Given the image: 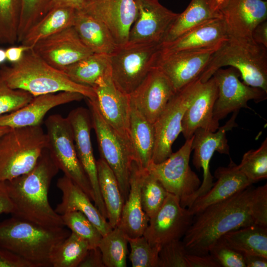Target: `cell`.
I'll return each mask as SVG.
<instances>
[{
	"label": "cell",
	"instance_id": "ac0fdd59",
	"mask_svg": "<svg viewBox=\"0 0 267 267\" xmlns=\"http://www.w3.org/2000/svg\"><path fill=\"white\" fill-rule=\"evenodd\" d=\"M220 46L166 54L159 52L155 67L165 74L177 92L199 77Z\"/></svg>",
	"mask_w": 267,
	"mask_h": 267
},
{
	"label": "cell",
	"instance_id": "681fc988",
	"mask_svg": "<svg viewBox=\"0 0 267 267\" xmlns=\"http://www.w3.org/2000/svg\"><path fill=\"white\" fill-rule=\"evenodd\" d=\"M78 267H105L99 248L89 249Z\"/></svg>",
	"mask_w": 267,
	"mask_h": 267
},
{
	"label": "cell",
	"instance_id": "52a82bcc",
	"mask_svg": "<svg viewBox=\"0 0 267 267\" xmlns=\"http://www.w3.org/2000/svg\"><path fill=\"white\" fill-rule=\"evenodd\" d=\"M49 153L64 175L80 187L94 201V193L89 178L78 157L70 124L67 117L58 114L45 121Z\"/></svg>",
	"mask_w": 267,
	"mask_h": 267
},
{
	"label": "cell",
	"instance_id": "f1b7e54d",
	"mask_svg": "<svg viewBox=\"0 0 267 267\" xmlns=\"http://www.w3.org/2000/svg\"><path fill=\"white\" fill-rule=\"evenodd\" d=\"M73 27L82 42L93 53L110 55L117 46L105 24L83 10H76Z\"/></svg>",
	"mask_w": 267,
	"mask_h": 267
},
{
	"label": "cell",
	"instance_id": "d590c367",
	"mask_svg": "<svg viewBox=\"0 0 267 267\" xmlns=\"http://www.w3.org/2000/svg\"><path fill=\"white\" fill-rule=\"evenodd\" d=\"M128 241L125 232L118 226L102 236L98 247L105 267H126Z\"/></svg>",
	"mask_w": 267,
	"mask_h": 267
},
{
	"label": "cell",
	"instance_id": "836d02e7",
	"mask_svg": "<svg viewBox=\"0 0 267 267\" xmlns=\"http://www.w3.org/2000/svg\"><path fill=\"white\" fill-rule=\"evenodd\" d=\"M63 71L74 82L92 88L98 80L111 73L109 55L93 53Z\"/></svg>",
	"mask_w": 267,
	"mask_h": 267
},
{
	"label": "cell",
	"instance_id": "9c48e42d",
	"mask_svg": "<svg viewBox=\"0 0 267 267\" xmlns=\"http://www.w3.org/2000/svg\"><path fill=\"white\" fill-rule=\"evenodd\" d=\"M95 98L87 99L100 158L115 175L125 202L129 195L130 173L134 161L133 151L104 119Z\"/></svg>",
	"mask_w": 267,
	"mask_h": 267
},
{
	"label": "cell",
	"instance_id": "2e32d148",
	"mask_svg": "<svg viewBox=\"0 0 267 267\" xmlns=\"http://www.w3.org/2000/svg\"><path fill=\"white\" fill-rule=\"evenodd\" d=\"M92 88L104 119L133 151L129 130L131 104L129 95L115 86L111 73L98 80Z\"/></svg>",
	"mask_w": 267,
	"mask_h": 267
},
{
	"label": "cell",
	"instance_id": "4316f807",
	"mask_svg": "<svg viewBox=\"0 0 267 267\" xmlns=\"http://www.w3.org/2000/svg\"><path fill=\"white\" fill-rule=\"evenodd\" d=\"M56 186L62 193L61 201L54 209L57 214L61 215L71 211H80L96 226L102 236L113 229L88 195L71 179L64 175L58 179Z\"/></svg>",
	"mask_w": 267,
	"mask_h": 267
},
{
	"label": "cell",
	"instance_id": "f5cc1de1",
	"mask_svg": "<svg viewBox=\"0 0 267 267\" xmlns=\"http://www.w3.org/2000/svg\"><path fill=\"white\" fill-rule=\"evenodd\" d=\"M252 38L255 42L267 48V21L259 24L253 30Z\"/></svg>",
	"mask_w": 267,
	"mask_h": 267
},
{
	"label": "cell",
	"instance_id": "ab89813d",
	"mask_svg": "<svg viewBox=\"0 0 267 267\" xmlns=\"http://www.w3.org/2000/svg\"><path fill=\"white\" fill-rule=\"evenodd\" d=\"M240 170L253 184L267 178V138L256 150H250L243 155Z\"/></svg>",
	"mask_w": 267,
	"mask_h": 267
},
{
	"label": "cell",
	"instance_id": "7dc6e473",
	"mask_svg": "<svg viewBox=\"0 0 267 267\" xmlns=\"http://www.w3.org/2000/svg\"><path fill=\"white\" fill-rule=\"evenodd\" d=\"M188 267H221L210 254L196 255L188 253L187 256Z\"/></svg>",
	"mask_w": 267,
	"mask_h": 267
},
{
	"label": "cell",
	"instance_id": "60d3db41",
	"mask_svg": "<svg viewBox=\"0 0 267 267\" xmlns=\"http://www.w3.org/2000/svg\"><path fill=\"white\" fill-rule=\"evenodd\" d=\"M61 216L64 226L87 241L90 248L98 247L102 236L84 214L80 211H71Z\"/></svg>",
	"mask_w": 267,
	"mask_h": 267
},
{
	"label": "cell",
	"instance_id": "3957f363",
	"mask_svg": "<svg viewBox=\"0 0 267 267\" xmlns=\"http://www.w3.org/2000/svg\"><path fill=\"white\" fill-rule=\"evenodd\" d=\"M0 77L10 88L26 91L34 97L60 91L78 92L95 98L92 88L77 84L61 70L50 65L32 48L18 62L0 67Z\"/></svg>",
	"mask_w": 267,
	"mask_h": 267
},
{
	"label": "cell",
	"instance_id": "44dd1931",
	"mask_svg": "<svg viewBox=\"0 0 267 267\" xmlns=\"http://www.w3.org/2000/svg\"><path fill=\"white\" fill-rule=\"evenodd\" d=\"M81 10L102 21L117 46L127 43L137 14L134 0H91Z\"/></svg>",
	"mask_w": 267,
	"mask_h": 267
},
{
	"label": "cell",
	"instance_id": "d6a6232c",
	"mask_svg": "<svg viewBox=\"0 0 267 267\" xmlns=\"http://www.w3.org/2000/svg\"><path fill=\"white\" fill-rule=\"evenodd\" d=\"M99 187L105 205L107 221L114 228L118 226L125 202L117 178L101 158L96 161Z\"/></svg>",
	"mask_w": 267,
	"mask_h": 267
},
{
	"label": "cell",
	"instance_id": "bcb514c9",
	"mask_svg": "<svg viewBox=\"0 0 267 267\" xmlns=\"http://www.w3.org/2000/svg\"><path fill=\"white\" fill-rule=\"evenodd\" d=\"M210 254L223 267H246L243 254L227 245L220 238L211 248Z\"/></svg>",
	"mask_w": 267,
	"mask_h": 267
},
{
	"label": "cell",
	"instance_id": "6da1fadb",
	"mask_svg": "<svg viewBox=\"0 0 267 267\" xmlns=\"http://www.w3.org/2000/svg\"><path fill=\"white\" fill-rule=\"evenodd\" d=\"M253 225L267 226V184L252 185L194 216L182 241L188 253L206 255L225 233Z\"/></svg>",
	"mask_w": 267,
	"mask_h": 267
},
{
	"label": "cell",
	"instance_id": "cb8c5ba5",
	"mask_svg": "<svg viewBox=\"0 0 267 267\" xmlns=\"http://www.w3.org/2000/svg\"><path fill=\"white\" fill-rule=\"evenodd\" d=\"M85 98L82 94L60 91L34 96L20 109L0 116V126L10 129L41 125L46 113L52 108Z\"/></svg>",
	"mask_w": 267,
	"mask_h": 267
},
{
	"label": "cell",
	"instance_id": "5b68a950",
	"mask_svg": "<svg viewBox=\"0 0 267 267\" xmlns=\"http://www.w3.org/2000/svg\"><path fill=\"white\" fill-rule=\"evenodd\" d=\"M230 66L237 70L243 82L267 92V48L253 39L228 37L214 52L199 79L206 82L219 69Z\"/></svg>",
	"mask_w": 267,
	"mask_h": 267
},
{
	"label": "cell",
	"instance_id": "f546056e",
	"mask_svg": "<svg viewBox=\"0 0 267 267\" xmlns=\"http://www.w3.org/2000/svg\"><path fill=\"white\" fill-rule=\"evenodd\" d=\"M129 130L134 161L147 169L152 162L155 145L154 125L131 105Z\"/></svg>",
	"mask_w": 267,
	"mask_h": 267
},
{
	"label": "cell",
	"instance_id": "e575fe53",
	"mask_svg": "<svg viewBox=\"0 0 267 267\" xmlns=\"http://www.w3.org/2000/svg\"><path fill=\"white\" fill-rule=\"evenodd\" d=\"M242 254L267 258V226L253 225L229 231L221 237Z\"/></svg>",
	"mask_w": 267,
	"mask_h": 267
},
{
	"label": "cell",
	"instance_id": "7402d4cb",
	"mask_svg": "<svg viewBox=\"0 0 267 267\" xmlns=\"http://www.w3.org/2000/svg\"><path fill=\"white\" fill-rule=\"evenodd\" d=\"M228 37L252 39L254 29L267 20L264 0H227L219 9Z\"/></svg>",
	"mask_w": 267,
	"mask_h": 267
},
{
	"label": "cell",
	"instance_id": "11a10c76",
	"mask_svg": "<svg viewBox=\"0 0 267 267\" xmlns=\"http://www.w3.org/2000/svg\"><path fill=\"white\" fill-rule=\"evenodd\" d=\"M246 267H267V258L249 254H243Z\"/></svg>",
	"mask_w": 267,
	"mask_h": 267
},
{
	"label": "cell",
	"instance_id": "f907efd6",
	"mask_svg": "<svg viewBox=\"0 0 267 267\" xmlns=\"http://www.w3.org/2000/svg\"><path fill=\"white\" fill-rule=\"evenodd\" d=\"M13 205L8 195L5 183L0 180V214H12Z\"/></svg>",
	"mask_w": 267,
	"mask_h": 267
},
{
	"label": "cell",
	"instance_id": "c3c4849f",
	"mask_svg": "<svg viewBox=\"0 0 267 267\" xmlns=\"http://www.w3.org/2000/svg\"><path fill=\"white\" fill-rule=\"evenodd\" d=\"M0 267H31V266L19 256L0 248Z\"/></svg>",
	"mask_w": 267,
	"mask_h": 267
},
{
	"label": "cell",
	"instance_id": "8fae6325",
	"mask_svg": "<svg viewBox=\"0 0 267 267\" xmlns=\"http://www.w3.org/2000/svg\"><path fill=\"white\" fill-rule=\"evenodd\" d=\"M200 82L198 78L176 92L153 124L155 141L152 162H162L173 153V144L182 132L183 116Z\"/></svg>",
	"mask_w": 267,
	"mask_h": 267
},
{
	"label": "cell",
	"instance_id": "74e56055",
	"mask_svg": "<svg viewBox=\"0 0 267 267\" xmlns=\"http://www.w3.org/2000/svg\"><path fill=\"white\" fill-rule=\"evenodd\" d=\"M168 191L146 169H142L140 197L144 212L151 218L164 204Z\"/></svg>",
	"mask_w": 267,
	"mask_h": 267
},
{
	"label": "cell",
	"instance_id": "f6af8a7d",
	"mask_svg": "<svg viewBox=\"0 0 267 267\" xmlns=\"http://www.w3.org/2000/svg\"><path fill=\"white\" fill-rule=\"evenodd\" d=\"M188 254L180 239L166 243L161 247L159 252L158 267H188Z\"/></svg>",
	"mask_w": 267,
	"mask_h": 267
},
{
	"label": "cell",
	"instance_id": "484cf974",
	"mask_svg": "<svg viewBox=\"0 0 267 267\" xmlns=\"http://www.w3.org/2000/svg\"><path fill=\"white\" fill-rule=\"evenodd\" d=\"M228 36L221 17L210 19L174 40L160 44V53L170 54L220 46Z\"/></svg>",
	"mask_w": 267,
	"mask_h": 267
},
{
	"label": "cell",
	"instance_id": "db71d44e",
	"mask_svg": "<svg viewBox=\"0 0 267 267\" xmlns=\"http://www.w3.org/2000/svg\"><path fill=\"white\" fill-rule=\"evenodd\" d=\"M30 48L21 44L18 46H11L5 49L6 59L11 63L19 61L22 58L24 52Z\"/></svg>",
	"mask_w": 267,
	"mask_h": 267
},
{
	"label": "cell",
	"instance_id": "9f6ffc18",
	"mask_svg": "<svg viewBox=\"0 0 267 267\" xmlns=\"http://www.w3.org/2000/svg\"><path fill=\"white\" fill-rule=\"evenodd\" d=\"M227 0H213V3L215 8L219 10V8L224 4Z\"/></svg>",
	"mask_w": 267,
	"mask_h": 267
},
{
	"label": "cell",
	"instance_id": "ffe728a7",
	"mask_svg": "<svg viewBox=\"0 0 267 267\" xmlns=\"http://www.w3.org/2000/svg\"><path fill=\"white\" fill-rule=\"evenodd\" d=\"M32 49L50 65L61 71L93 53L82 42L73 26L39 41Z\"/></svg>",
	"mask_w": 267,
	"mask_h": 267
},
{
	"label": "cell",
	"instance_id": "680465c9",
	"mask_svg": "<svg viewBox=\"0 0 267 267\" xmlns=\"http://www.w3.org/2000/svg\"><path fill=\"white\" fill-rule=\"evenodd\" d=\"M10 130V128L6 126H0V137Z\"/></svg>",
	"mask_w": 267,
	"mask_h": 267
},
{
	"label": "cell",
	"instance_id": "30bf717a",
	"mask_svg": "<svg viewBox=\"0 0 267 267\" xmlns=\"http://www.w3.org/2000/svg\"><path fill=\"white\" fill-rule=\"evenodd\" d=\"M193 136L186 139L177 152L159 163H150L146 169L168 193L176 196L181 206L188 208L201 182L189 165Z\"/></svg>",
	"mask_w": 267,
	"mask_h": 267
},
{
	"label": "cell",
	"instance_id": "d4e9b609",
	"mask_svg": "<svg viewBox=\"0 0 267 267\" xmlns=\"http://www.w3.org/2000/svg\"><path fill=\"white\" fill-rule=\"evenodd\" d=\"M214 176L217 180L211 188L187 208L193 216L252 185L231 159L227 167L217 169Z\"/></svg>",
	"mask_w": 267,
	"mask_h": 267
},
{
	"label": "cell",
	"instance_id": "603a6c76",
	"mask_svg": "<svg viewBox=\"0 0 267 267\" xmlns=\"http://www.w3.org/2000/svg\"><path fill=\"white\" fill-rule=\"evenodd\" d=\"M218 97V88L213 76L200 82L195 94L185 112L182 120V134L185 139L191 138L198 129L216 131L219 123L213 117L214 107Z\"/></svg>",
	"mask_w": 267,
	"mask_h": 267
},
{
	"label": "cell",
	"instance_id": "4fadbf2b",
	"mask_svg": "<svg viewBox=\"0 0 267 267\" xmlns=\"http://www.w3.org/2000/svg\"><path fill=\"white\" fill-rule=\"evenodd\" d=\"M193 218L187 208L181 206L176 196L168 193L162 207L149 219L143 235L151 245L162 247L183 237Z\"/></svg>",
	"mask_w": 267,
	"mask_h": 267
},
{
	"label": "cell",
	"instance_id": "ee69618b",
	"mask_svg": "<svg viewBox=\"0 0 267 267\" xmlns=\"http://www.w3.org/2000/svg\"><path fill=\"white\" fill-rule=\"evenodd\" d=\"M33 97L26 91L10 88L0 77V116L20 109Z\"/></svg>",
	"mask_w": 267,
	"mask_h": 267
},
{
	"label": "cell",
	"instance_id": "816d5d0a",
	"mask_svg": "<svg viewBox=\"0 0 267 267\" xmlns=\"http://www.w3.org/2000/svg\"><path fill=\"white\" fill-rule=\"evenodd\" d=\"M91 0H52L48 11L51 9L66 7L81 10Z\"/></svg>",
	"mask_w": 267,
	"mask_h": 267
},
{
	"label": "cell",
	"instance_id": "5bb4252c",
	"mask_svg": "<svg viewBox=\"0 0 267 267\" xmlns=\"http://www.w3.org/2000/svg\"><path fill=\"white\" fill-rule=\"evenodd\" d=\"M238 113L234 112L230 119L215 132L200 128L194 132L192 144L194 150L192 163L197 170H202L203 180L193 197L192 203L205 194L213 185L214 177L210 172V163L214 152L229 155L226 135L227 132L237 126L235 119Z\"/></svg>",
	"mask_w": 267,
	"mask_h": 267
},
{
	"label": "cell",
	"instance_id": "4dcf8cb0",
	"mask_svg": "<svg viewBox=\"0 0 267 267\" xmlns=\"http://www.w3.org/2000/svg\"><path fill=\"white\" fill-rule=\"evenodd\" d=\"M220 17L221 14L215 8L213 0H191L186 9L178 13L160 44L171 42L210 19Z\"/></svg>",
	"mask_w": 267,
	"mask_h": 267
},
{
	"label": "cell",
	"instance_id": "ba28073f",
	"mask_svg": "<svg viewBox=\"0 0 267 267\" xmlns=\"http://www.w3.org/2000/svg\"><path fill=\"white\" fill-rule=\"evenodd\" d=\"M160 44H138L117 46L109 55L111 76L115 86L130 94L155 66Z\"/></svg>",
	"mask_w": 267,
	"mask_h": 267
},
{
	"label": "cell",
	"instance_id": "8d00e7d4",
	"mask_svg": "<svg viewBox=\"0 0 267 267\" xmlns=\"http://www.w3.org/2000/svg\"><path fill=\"white\" fill-rule=\"evenodd\" d=\"M89 249L87 241L71 232L53 251L51 267H78Z\"/></svg>",
	"mask_w": 267,
	"mask_h": 267
},
{
	"label": "cell",
	"instance_id": "7bdbcfd3",
	"mask_svg": "<svg viewBox=\"0 0 267 267\" xmlns=\"http://www.w3.org/2000/svg\"><path fill=\"white\" fill-rule=\"evenodd\" d=\"M52 0H21L17 42L21 43L28 31L47 12Z\"/></svg>",
	"mask_w": 267,
	"mask_h": 267
},
{
	"label": "cell",
	"instance_id": "e0dca14e",
	"mask_svg": "<svg viewBox=\"0 0 267 267\" xmlns=\"http://www.w3.org/2000/svg\"><path fill=\"white\" fill-rule=\"evenodd\" d=\"M137 14L127 43L160 44L178 13L161 4L159 0H134Z\"/></svg>",
	"mask_w": 267,
	"mask_h": 267
},
{
	"label": "cell",
	"instance_id": "83f0119b",
	"mask_svg": "<svg viewBox=\"0 0 267 267\" xmlns=\"http://www.w3.org/2000/svg\"><path fill=\"white\" fill-rule=\"evenodd\" d=\"M142 169L135 161L132 162L129 195L124 202L118 226L130 238L143 235L149 221L143 210L140 197Z\"/></svg>",
	"mask_w": 267,
	"mask_h": 267
},
{
	"label": "cell",
	"instance_id": "277c9868",
	"mask_svg": "<svg viewBox=\"0 0 267 267\" xmlns=\"http://www.w3.org/2000/svg\"><path fill=\"white\" fill-rule=\"evenodd\" d=\"M64 227H45L12 216L0 222V248L31 267H51L53 251L70 234Z\"/></svg>",
	"mask_w": 267,
	"mask_h": 267
},
{
	"label": "cell",
	"instance_id": "1f68e13d",
	"mask_svg": "<svg viewBox=\"0 0 267 267\" xmlns=\"http://www.w3.org/2000/svg\"><path fill=\"white\" fill-rule=\"evenodd\" d=\"M76 10L66 7L49 10L28 31L21 42V44L32 48L39 41L73 26Z\"/></svg>",
	"mask_w": 267,
	"mask_h": 267
},
{
	"label": "cell",
	"instance_id": "f35d334b",
	"mask_svg": "<svg viewBox=\"0 0 267 267\" xmlns=\"http://www.w3.org/2000/svg\"><path fill=\"white\" fill-rule=\"evenodd\" d=\"M21 0H0V44L17 42Z\"/></svg>",
	"mask_w": 267,
	"mask_h": 267
},
{
	"label": "cell",
	"instance_id": "7c38bea8",
	"mask_svg": "<svg viewBox=\"0 0 267 267\" xmlns=\"http://www.w3.org/2000/svg\"><path fill=\"white\" fill-rule=\"evenodd\" d=\"M213 76L218 88V97L213 110L214 119L217 122L242 108H250L247 105L249 100L260 102L267 98V92L241 82L239 71L233 67L219 69Z\"/></svg>",
	"mask_w": 267,
	"mask_h": 267
},
{
	"label": "cell",
	"instance_id": "7a4b0ae2",
	"mask_svg": "<svg viewBox=\"0 0 267 267\" xmlns=\"http://www.w3.org/2000/svg\"><path fill=\"white\" fill-rule=\"evenodd\" d=\"M59 170L46 148L31 170L5 181L13 205L12 215L45 227L64 226L48 199L50 183Z\"/></svg>",
	"mask_w": 267,
	"mask_h": 267
},
{
	"label": "cell",
	"instance_id": "d6986e66",
	"mask_svg": "<svg viewBox=\"0 0 267 267\" xmlns=\"http://www.w3.org/2000/svg\"><path fill=\"white\" fill-rule=\"evenodd\" d=\"M176 92L168 78L154 67L129 96L131 105L154 124Z\"/></svg>",
	"mask_w": 267,
	"mask_h": 267
},
{
	"label": "cell",
	"instance_id": "6f0895ef",
	"mask_svg": "<svg viewBox=\"0 0 267 267\" xmlns=\"http://www.w3.org/2000/svg\"><path fill=\"white\" fill-rule=\"evenodd\" d=\"M6 59L5 50L0 48V64Z\"/></svg>",
	"mask_w": 267,
	"mask_h": 267
},
{
	"label": "cell",
	"instance_id": "9a60e30c",
	"mask_svg": "<svg viewBox=\"0 0 267 267\" xmlns=\"http://www.w3.org/2000/svg\"><path fill=\"white\" fill-rule=\"evenodd\" d=\"M67 118L72 128L78 157L93 191L94 205L101 214L107 219V212L99 187L96 160L91 142L92 125L90 112L89 109L78 107L71 111Z\"/></svg>",
	"mask_w": 267,
	"mask_h": 267
},
{
	"label": "cell",
	"instance_id": "8992f818",
	"mask_svg": "<svg viewBox=\"0 0 267 267\" xmlns=\"http://www.w3.org/2000/svg\"><path fill=\"white\" fill-rule=\"evenodd\" d=\"M47 143L41 125L10 129L0 137V180H11L31 170Z\"/></svg>",
	"mask_w": 267,
	"mask_h": 267
},
{
	"label": "cell",
	"instance_id": "b9f144b4",
	"mask_svg": "<svg viewBox=\"0 0 267 267\" xmlns=\"http://www.w3.org/2000/svg\"><path fill=\"white\" fill-rule=\"evenodd\" d=\"M127 239L131 247L129 258L133 267H158L161 247L151 245L143 235L135 238L127 236Z\"/></svg>",
	"mask_w": 267,
	"mask_h": 267
}]
</instances>
